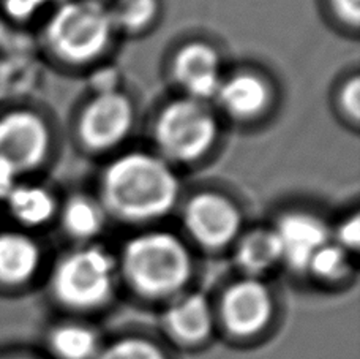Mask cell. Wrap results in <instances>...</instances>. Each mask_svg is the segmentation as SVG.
<instances>
[{
  "instance_id": "cell-14",
  "label": "cell",
  "mask_w": 360,
  "mask_h": 359,
  "mask_svg": "<svg viewBox=\"0 0 360 359\" xmlns=\"http://www.w3.org/2000/svg\"><path fill=\"white\" fill-rule=\"evenodd\" d=\"M4 203L18 228L34 233L56 222L60 200L44 184L19 181L6 191Z\"/></svg>"
},
{
  "instance_id": "cell-19",
  "label": "cell",
  "mask_w": 360,
  "mask_h": 359,
  "mask_svg": "<svg viewBox=\"0 0 360 359\" xmlns=\"http://www.w3.org/2000/svg\"><path fill=\"white\" fill-rule=\"evenodd\" d=\"M352 271V255L330 239L313 255L307 275L321 284L337 285L348 279Z\"/></svg>"
},
{
  "instance_id": "cell-10",
  "label": "cell",
  "mask_w": 360,
  "mask_h": 359,
  "mask_svg": "<svg viewBox=\"0 0 360 359\" xmlns=\"http://www.w3.org/2000/svg\"><path fill=\"white\" fill-rule=\"evenodd\" d=\"M223 57L215 44L188 40L174 49L169 59V76L179 95L214 101L224 76Z\"/></svg>"
},
{
  "instance_id": "cell-11",
  "label": "cell",
  "mask_w": 360,
  "mask_h": 359,
  "mask_svg": "<svg viewBox=\"0 0 360 359\" xmlns=\"http://www.w3.org/2000/svg\"><path fill=\"white\" fill-rule=\"evenodd\" d=\"M272 228L281 248V266L307 275L313 255L330 241V223L310 209H288L276 217Z\"/></svg>"
},
{
  "instance_id": "cell-24",
  "label": "cell",
  "mask_w": 360,
  "mask_h": 359,
  "mask_svg": "<svg viewBox=\"0 0 360 359\" xmlns=\"http://www.w3.org/2000/svg\"><path fill=\"white\" fill-rule=\"evenodd\" d=\"M335 21L346 30L356 32L360 25V0H326Z\"/></svg>"
},
{
  "instance_id": "cell-20",
  "label": "cell",
  "mask_w": 360,
  "mask_h": 359,
  "mask_svg": "<svg viewBox=\"0 0 360 359\" xmlns=\"http://www.w3.org/2000/svg\"><path fill=\"white\" fill-rule=\"evenodd\" d=\"M53 350L62 359H90L96 351L95 332L79 323H65L51 334Z\"/></svg>"
},
{
  "instance_id": "cell-17",
  "label": "cell",
  "mask_w": 360,
  "mask_h": 359,
  "mask_svg": "<svg viewBox=\"0 0 360 359\" xmlns=\"http://www.w3.org/2000/svg\"><path fill=\"white\" fill-rule=\"evenodd\" d=\"M165 325L171 334L186 342H198L209 336L214 312L207 298L196 291H182L169 299Z\"/></svg>"
},
{
  "instance_id": "cell-2",
  "label": "cell",
  "mask_w": 360,
  "mask_h": 359,
  "mask_svg": "<svg viewBox=\"0 0 360 359\" xmlns=\"http://www.w3.org/2000/svg\"><path fill=\"white\" fill-rule=\"evenodd\" d=\"M119 279L146 299H172L195 274V253L182 234L149 227L128 238L119 253Z\"/></svg>"
},
{
  "instance_id": "cell-23",
  "label": "cell",
  "mask_w": 360,
  "mask_h": 359,
  "mask_svg": "<svg viewBox=\"0 0 360 359\" xmlns=\"http://www.w3.org/2000/svg\"><path fill=\"white\" fill-rule=\"evenodd\" d=\"M330 239L346 252L354 255L360 248V215L357 210L342 217L335 225H330Z\"/></svg>"
},
{
  "instance_id": "cell-21",
  "label": "cell",
  "mask_w": 360,
  "mask_h": 359,
  "mask_svg": "<svg viewBox=\"0 0 360 359\" xmlns=\"http://www.w3.org/2000/svg\"><path fill=\"white\" fill-rule=\"evenodd\" d=\"M337 113L352 127H359L360 122V76L357 72L346 75L340 81L335 92Z\"/></svg>"
},
{
  "instance_id": "cell-25",
  "label": "cell",
  "mask_w": 360,
  "mask_h": 359,
  "mask_svg": "<svg viewBox=\"0 0 360 359\" xmlns=\"http://www.w3.org/2000/svg\"><path fill=\"white\" fill-rule=\"evenodd\" d=\"M11 359H27V358H11Z\"/></svg>"
},
{
  "instance_id": "cell-22",
  "label": "cell",
  "mask_w": 360,
  "mask_h": 359,
  "mask_svg": "<svg viewBox=\"0 0 360 359\" xmlns=\"http://www.w3.org/2000/svg\"><path fill=\"white\" fill-rule=\"evenodd\" d=\"M100 359H166V356L144 339H122L103 351Z\"/></svg>"
},
{
  "instance_id": "cell-8",
  "label": "cell",
  "mask_w": 360,
  "mask_h": 359,
  "mask_svg": "<svg viewBox=\"0 0 360 359\" xmlns=\"http://www.w3.org/2000/svg\"><path fill=\"white\" fill-rule=\"evenodd\" d=\"M53 147V128L41 113L13 108L0 114V163L19 179L40 170Z\"/></svg>"
},
{
  "instance_id": "cell-12",
  "label": "cell",
  "mask_w": 360,
  "mask_h": 359,
  "mask_svg": "<svg viewBox=\"0 0 360 359\" xmlns=\"http://www.w3.org/2000/svg\"><path fill=\"white\" fill-rule=\"evenodd\" d=\"M220 315L231 334L250 337L261 332L274 315V294L264 279L242 277L223 291Z\"/></svg>"
},
{
  "instance_id": "cell-5",
  "label": "cell",
  "mask_w": 360,
  "mask_h": 359,
  "mask_svg": "<svg viewBox=\"0 0 360 359\" xmlns=\"http://www.w3.org/2000/svg\"><path fill=\"white\" fill-rule=\"evenodd\" d=\"M119 279L115 253L100 244H82L56 260L49 274L54 299L73 310H95L111 299Z\"/></svg>"
},
{
  "instance_id": "cell-7",
  "label": "cell",
  "mask_w": 360,
  "mask_h": 359,
  "mask_svg": "<svg viewBox=\"0 0 360 359\" xmlns=\"http://www.w3.org/2000/svg\"><path fill=\"white\" fill-rule=\"evenodd\" d=\"M136 125L133 99L119 87L95 91L81 106L75 130L81 147L92 153L115 152Z\"/></svg>"
},
{
  "instance_id": "cell-13",
  "label": "cell",
  "mask_w": 360,
  "mask_h": 359,
  "mask_svg": "<svg viewBox=\"0 0 360 359\" xmlns=\"http://www.w3.org/2000/svg\"><path fill=\"white\" fill-rule=\"evenodd\" d=\"M44 261L41 244L21 228L0 232V286L22 288L40 274Z\"/></svg>"
},
{
  "instance_id": "cell-18",
  "label": "cell",
  "mask_w": 360,
  "mask_h": 359,
  "mask_svg": "<svg viewBox=\"0 0 360 359\" xmlns=\"http://www.w3.org/2000/svg\"><path fill=\"white\" fill-rule=\"evenodd\" d=\"M108 8L117 35L136 37L157 24L162 0H112Z\"/></svg>"
},
{
  "instance_id": "cell-1",
  "label": "cell",
  "mask_w": 360,
  "mask_h": 359,
  "mask_svg": "<svg viewBox=\"0 0 360 359\" xmlns=\"http://www.w3.org/2000/svg\"><path fill=\"white\" fill-rule=\"evenodd\" d=\"M96 196L109 219L125 225L152 227L182 201L177 168L153 151L117 152L101 170Z\"/></svg>"
},
{
  "instance_id": "cell-15",
  "label": "cell",
  "mask_w": 360,
  "mask_h": 359,
  "mask_svg": "<svg viewBox=\"0 0 360 359\" xmlns=\"http://www.w3.org/2000/svg\"><path fill=\"white\" fill-rule=\"evenodd\" d=\"M109 220L111 219L98 196L86 191H76L62 200L56 219L63 234L76 246L96 242Z\"/></svg>"
},
{
  "instance_id": "cell-3",
  "label": "cell",
  "mask_w": 360,
  "mask_h": 359,
  "mask_svg": "<svg viewBox=\"0 0 360 359\" xmlns=\"http://www.w3.org/2000/svg\"><path fill=\"white\" fill-rule=\"evenodd\" d=\"M117 37L105 0H63L46 19L44 48L72 68L95 65Z\"/></svg>"
},
{
  "instance_id": "cell-9",
  "label": "cell",
  "mask_w": 360,
  "mask_h": 359,
  "mask_svg": "<svg viewBox=\"0 0 360 359\" xmlns=\"http://www.w3.org/2000/svg\"><path fill=\"white\" fill-rule=\"evenodd\" d=\"M275 100L272 80L258 68L242 67L224 73L212 105L237 124H253L272 111Z\"/></svg>"
},
{
  "instance_id": "cell-6",
  "label": "cell",
  "mask_w": 360,
  "mask_h": 359,
  "mask_svg": "<svg viewBox=\"0 0 360 359\" xmlns=\"http://www.w3.org/2000/svg\"><path fill=\"white\" fill-rule=\"evenodd\" d=\"M179 206L185 241L205 252L231 248L245 229L239 203L220 190L195 191Z\"/></svg>"
},
{
  "instance_id": "cell-16",
  "label": "cell",
  "mask_w": 360,
  "mask_h": 359,
  "mask_svg": "<svg viewBox=\"0 0 360 359\" xmlns=\"http://www.w3.org/2000/svg\"><path fill=\"white\" fill-rule=\"evenodd\" d=\"M236 267L243 277L264 279L281 266V248L272 225L243 229L231 247Z\"/></svg>"
},
{
  "instance_id": "cell-4",
  "label": "cell",
  "mask_w": 360,
  "mask_h": 359,
  "mask_svg": "<svg viewBox=\"0 0 360 359\" xmlns=\"http://www.w3.org/2000/svg\"><path fill=\"white\" fill-rule=\"evenodd\" d=\"M220 138L221 116L210 101L179 95L160 106L152 120V151L174 168L202 162Z\"/></svg>"
}]
</instances>
